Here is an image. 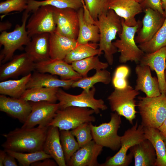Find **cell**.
I'll return each mask as SVG.
<instances>
[{
  "instance_id": "obj_4",
  "label": "cell",
  "mask_w": 166,
  "mask_h": 166,
  "mask_svg": "<svg viewBox=\"0 0 166 166\" xmlns=\"http://www.w3.org/2000/svg\"><path fill=\"white\" fill-rule=\"evenodd\" d=\"M122 30L118 33L119 39L113 42V45L120 53L119 61L124 63L128 61L139 64L144 54V52L136 44L135 36L141 26V23L133 26L126 25L124 19L121 18Z\"/></svg>"
},
{
  "instance_id": "obj_41",
  "label": "cell",
  "mask_w": 166,
  "mask_h": 166,
  "mask_svg": "<svg viewBox=\"0 0 166 166\" xmlns=\"http://www.w3.org/2000/svg\"><path fill=\"white\" fill-rule=\"evenodd\" d=\"M27 8V0H6L0 3V13L6 14L14 11L22 12Z\"/></svg>"
},
{
  "instance_id": "obj_34",
  "label": "cell",
  "mask_w": 166,
  "mask_h": 166,
  "mask_svg": "<svg viewBox=\"0 0 166 166\" xmlns=\"http://www.w3.org/2000/svg\"><path fill=\"white\" fill-rule=\"evenodd\" d=\"M73 69L83 77H87L88 72L91 69L98 70L106 69L109 64L101 61L98 56L89 57L75 61L71 63Z\"/></svg>"
},
{
  "instance_id": "obj_31",
  "label": "cell",
  "mask_w": 166,
  "mask_h": 166,
  "mask_svg": "<svg viewBox=\"0 0 166 166\" xmlns=\"http://www.w3.org/2000/svg\"><path fill=\"white\" fill-rule=\"evenodd\" d=\"M27 8L25 10L33 13L39 7L50 5L57 8H71L77 10L83 7L81 0H27Z\"/></svg>"
},
{
  "instance_id": "obj_16",
  "label": "cell",
  "mask_w": 166,
  "mask_h": 166,
  "mask_svg": "<svg viewBox=\"0 0 166 166\" xmlns=\"http://www.w3.org/2000/svg\"><path fill=\"white\" fill-rule=\"evenodd\" d=\"M144 10L145 14L142 20V26L135 38L136 42L139 44L151 40L162 25L165 18V15L151 9Z\"/></svg>"
},
{
  "instance_id": "obj_30",
  "label": "cell",
  "mask_w": 166,
  "mask_h": 166,
  "mask_svg": "<svg viewBox=\"0 0 166 166\" xmlns=\"http://www.w3.org/2000/svg\"><path fill=\"white\" fill-rule=\"evenodd\" d=\"M32 74L25 75L18 80H10L0 82V93L11 97L20 98L26 89V85Z\"/></svg>"
},
{
  "instance_id": "obj_23",
  "label": "cell",
  "mask_w": 166,
  "mask_h": 166,
  "mask_svg": "<svg viewBox=\"0 0 166 166\" xmlns=\"http://www.w3.org/2000/svg\"><path fill=\"white\" fill-rule=\"evenodd\" d=\"M50 33H42L35 34L26 46L25 52L34 63L46 61L50 59Z\"/></svg>"
},
{
  "instance_id": "obj_17",
  "label": "cell",
  "mask_w": 166,
  "mask_h": 166,
  "mask_svg": "<svg viewBox=\"0 0 166 166\" xmlns=\"http://www.w3.org/2000/svg\"><path fill=\"white\" fill-rule=\"evenodd\" d=\"M77 12L79 22V31L76 40L78 43L85 44L90 42L95 43L99 42V28L88 10L82 7L77 10Z\"/></svg>"
},
{
  "instance_id": "obj_14",
  "label": "cell",
  "mask_w": 166,
  "mask_h": 166,
  "mask_svg": "<svg viewBox=\"0 0 166 166\" xmlns=\"http://www.w3.org/2000/svg\"><path fill=\"white\" fill-rule=\"evenodd\" d=\"M35 63L26 52L14 56L0 68V81L26 75L35 69Z\"/></svg>"
},
{
  "instance_id": "obj_28",
  "label": "cell",
  "mask_w": 166,
  "mask_h": 166,
  "mask_svg": "<svg viewBox=\"0 0 166 166\" xmlns=\"http://www.w3.org/2000/svg\"><path fill=\"white\" fill-rule=\"evenodd\" d=\"M144 136L152 143L156 154L155 166H166V146L157 128L144 127Z\"/></svg>"
},
{
  "instance_id": "obj_45",
  "label": "cell",
  "mask_w": 166,
  "mask_h": 166,
  "mask_svg": "<svg viewBox=\"0 0 166 166\" xmlns=\"http://www.w3.org/2000/svg\"><path fill=\"white\" fill-rule=\"evenodd\" d=\"M166 146V118L161 126L158 128Z\"/></svg>"
},
{
  "instance_id": "obj_43",
  "label": "cell",
  "mask_w": 166,
  "mask_h": 166,
  "mask_svg": "<svg viewBox=\"0 0 166 166\" xmlns=\"http://www.w3.org/2000/svg\"><path fill=\"white\" fill-rule=\"evenodd\" d=\"M50 158L45 159L43 160L38 161L32 164V166H57L58 165L54 160Z\"/></svg>"
},
{
  "instance_id": "obj_12",
  "label": "cell",
  "mask_w": 166,
  "mask_h": 166,
  "mask_svg": "<svg viewBox=\"0 0 166 166\" xmlns=\"http://www.w3.org/2000/svg\"><path fill=\"white\" fill-rule=\"evenodd\" d=\"M56 31L70 38L77 40L79 31L77 10L71 8L60 9L53 6Z\"/></svg>"
},
{
  "instance_id": "obj_6",
  "label": "cell",
  "mask_w": 166,
  "mask_h": 166,
  "mask_svg": "<svg viewBox=\"0 0 166 166\" xmlns=\"http://www.w3.org/2000/svg\"><path fill=\"white\" fill-rule=\"evenodd\" d=\"M146 139L143 126L138 125L136 121L134 125L126 130L121 136L119 150L113 156L108 158L100 166H128L132 162L133 156L131 152L127 154L130 148Z\"/></svg>"
},
{
  "instance_id": "obj_49",
  "label": "cell",
  "mask_w": 166,
  "mask_h": 166,
  "mask_svg": "<svg viewBox=\"0 0 166 166\" xmlns=\"http://www.w3.org/2000/svg\"><path fill=\"white\" fill-rule=\"evenodd\" d=\"M82 2V4H83V7L85 6V4L84 2V0H81Z\"/></svg>"
},
{
  "instance_id": "obj_38",
  "label": "cell",
  "mask_w": 166,
  "mask_h": 166,
  "mask_svg": "<svg viewBox=\"0 0 166 166\" xmlns=\"http://www.w3.org/2000/svg\"><path fill=\"white\" fill-rule=\"evenodd\" d=\"M90 123H85L71 130L77 140L80 148L93 140Z\"/></svg>"
},
{
  "instance_id": "obj_37",
  "label": "cell",
  "mask_w": 166,
  "mask_h": 166,
  "mask_svg": "<svg viewBox=\"0 0 166 166\" xmlns=\"http://www.w3.org/2000/svg\"><path fill=\"white\" fill-rule=\"evenodd\" d=\"M60 140L66 164L79 148L78 143L69 130H60Z\"/></svg>"
},
{
  "instance_id": "obj_27",
  "label": "cell",
  "mask_w": 166,
  "mask_h": 166,
  "mask_svg": "<svg viewBox=\"0 0 166 166\" xmlns=\"http://www.w3.org/2000/svg\"><path fill=\"white\" fill-rule=\"evenodd\" d=\"M74 81L59 79L54 75L37 71L34 72L26 85V89L37 87H62L68 89L72 87Z\"/></svg>"
},
{
  "instance_id": "obj_33",
  "label": "cell",
  "mask_w": 166,
  "mask_h": 166,
  "mask_svg": "<svg viewBox=\"0 0 166 166\" xmlns=\"http://www.w3.org/2000/svg\"><path fill=\"white\" fill-rule=\"evenodd\" d=\"M111 80L110 73L105 69L96 70V73L90 77H83L75 81L72 87H79L83 90L89 91L94 85L101 82L105 85L109 84Z\"/></svg>"
},
{
  "instance_id": "obj_21",
  "label": "cell",
  "mask_w": 166,
  "mask_h": 166,
  "mask_svg": "<svg viewBox=\"0 0 166 166\" xmlns=\"http://www.w3.org/2000/svg\"><path fill=\"white\" fill-rule=\"evenodd\" d=\"M30 101L20 98L0 95V111L6 113L24 123L32 110Z\"/></svg>"
},
{
  "instance_id": "obj_8",
  "label": "cell",
  "mask_w": 166,
  "mask_h": 166,
  "mask_svg": "<svg viewBox=\"0 0 166 166\" xmlns=\"http://www.w3.org/2000/svg\"><path fill=\"white\" fill-rule=\"evenodd\" d=\"M139 94V91L129 85L123 89L114 88L107 97L111 111L124 117L132 124L137 112L135 98Z\"/></svg>"
},
{
  "instance_id": "obj_13",
  "label": "cell",
  "mask_w": 166,
  "mask_h": 166,
  "mask_svg": "<svg viewBox=\"0 0 166 166\" xmlns=\"http://www.w3.org/2000/svg\"><path fill=\"white\" fill-rule=\"evenodd\" d=\"M32 110L22 127L31 128L38 125L48 126L54 118L57 110L60 109L58 103H51L47 101H30Z\"/></svg>"
},
{
  "instance_id": "obj_10",
  "label": "cell",
  "mask_w": 166,
  "mask_h": 166,
  "mask_svg": "<svg viewBox=\"0 0 166 166\" xmlns=\"http://www.w3.org/2000/svg\"><path fill=\"white\" fill-rule=\"evenodd\" d=\"M96 91V88L93 86L89 91L83 90L81 94L74 95L68 93L59 88L57 96L59 102V109L69 106L88 108L93 109L96 114L99 113L100 110H106L108 107L104 101L94 98Z\"/></svg>"
},
{
  "instance_id": "obj_19",
  "label": "cell",
  "mask_w": 166,
  "mask_h": 166,
  "mask_svg": "<svg viewBox=\"0 0 166 166\" xmlns=\"http://www.w3.org/2000/svg\"><path fill=\"white\" fill-rule=\"evenodd\" d=\"M108 8L123 18L125 24L129 26L138 23L135 16L143 10L140 3L135 0H109Z\"/></svg>"
},
{
  "instance_id": "obj_35",
  "label": "cell",
  "mask_w": 166,
  "mask_h": 166,
  "mask_svg": "<svg viewBox=\"0 0 166 166\" xmlns=\"http://www.w3.org/2000/svg\"><path fill=\"white\" fill-rule=\"evenodd\" d=\"M138 46L146 53L154 52L166 46V13L162 25L154 37L149 41L139 44Z\"/></svg>"
},
{
  "instance_id": "obj_52",
  "label": "cell",
  "mask_w": 166,
  "mask_h": 166,
  "mask_svg": "<svg viewBox=\"0 0 166 166\" xmlns=\"http://www.w3.org/2000/svg\"></svg>"
},
{
  "instance_id": "obj_26",
  "label": "cell",
  "mask_w": 166,
  "mask_h": 166,
  "mask_svg": "<svg viewBox=\"0 0 166 166\" xmlns=\"http://www.w3.org/2000/svg\"><path fill=\"white\" fill-rule=\"evenodd\" d=\"M129 150L134 158L135 166H155L156 152L148 140L145 139Z\"/></svg>"
},
{
  "instance_id": "obj_44",
  "label": "cell",
  "mask_w": 166,
  "mask_h": 166,
  "mask_svg": "<svg viewBox=\"0 0 166 166\" xmlns=\"http://www.w3.org/2000/svg\"><path fill=\"white\" fill-rule=\"evenodd\" d=\"M16 159L7 153L4 159L3 164L4 166H17Z\"/></svg>"
},
{
  "instance_id": "obj_36",
  "label": "cell",
  "mask_w": 166,
  "mask_h": 166,
  "mask_svg": "<svg viewBox=\"0 0 166 166\" xmlns=\"http://www.w3.org/2000/svg\"><path fill=\"white\" fill-rule=\"evenodd\" d=\"M4 150L8 154L14 157L19 164L23 166H29L35 162L51 158L50 156L42 150L25 153L10 150Z\"/></svg>"
},
{
  "instance_id": "obj_22",
  "label": "cell",
  "mask_w": 166,
  "mask_h": 166,
  "mask_svg": "<svg viewBox=\"0 0 166 166\" xmlns=\"http://www.w3.org/2000/svg\"><path fill=\"white\" fill-rule=\"evenodd\" d=\"M103 148L92 140L80 148L73 155L66 164L68 166H99L97 158Z\"/></svg>"
},
{
  "instance_id": "obj_7",
  "label": "cell",
  "mask_w": 166,
  "mask_h": 166,
  "mask_svg": "<svg viewBox=\"0 0 166 166\" xmlns=\"http://www.w3.org/2000/svg\"><path fill=\"white\" fill-rule=\"evenodd\" d=\"M94 113L93 109L88 108L69 106L59 109L48 126L57 127L59 130H70L82 124L95 122Z\"/></svg>"
},
{
  "instance_id": "obj_25",
  "label": "cell",
  "mask_w": 166,
  "mask_h": 166,
  "mask_svg": "<svg viewBox=\"0 0 166 166\" xmlns=\"http://www.w3.org/2000/svg\"><path fill=\"white\" fill-rule=\"evenodd\" d=\"M51 59L64 60L66 55L79 44L76 40L63 36L56 31L50 34Z\"/></svg>"
},
{
  "instance_id": "obj_24",
  "label": "cell",
  "mask_w": 166,
  "mask_h": 166,
  "mask_svg": "<svg viewBox=\"0 0 166 166\" xmlns=\"http://www.w3.org/2000/svg\"><path fill=\"white\" fill-rule=\"evenodd\" d=\"M42 151L49 155L59 166H66L61 145L59 128L49 126Z\"/></svg>"
},
{
  "instance_id": "obj_50",
  "label": "cell",
  "mask_w": 166,
  "mask_h": 166,
  "mask_svg": "<svg viewBox=\"0 0 166 166\" xmlns=\"http://www.w3.org/2000/svg\"><path fill=\"white\" fill-rule=\"evenodd\" d=\"M136 0V1L138 2L139 3H140V2H141L142 0Z\"/></svg>"
},
{
  "instance_id": "obj_9",
  "label": "cell",
  "mask_w": 166,
  "mask_h": 166,
  "mask_svg": "<svg viewBox=\"0 0 166 166\" xmlns=\"http://www.w3.org/2000/svg\"><path fill=\"white\" fill-rule=\"evenodd\" d=\"M121 123V116L116 112L111 114L110 121L98 126L89 123L93 140L98 145L117 151L121 147V136L117 132Z\"/></svg>"
},
{
  "instance_id": "obj_18",
  "label": "cell",
  "mask_w": 166,
  "mask_h": 166,
  "mask_svg": "<svg viewBox=\"0 0 166 166\" xmlns=\"http://www.w3.org/2000/svg\"><path fill=\"white\" fill-rule=\"evenodd\" d=\"M139 63L149 66L155 72L160 92L166 93V46L152 53H145Z\"/></svg>"
},
{
  "instance_id": "obj_40",
  "label": "cell",
  "mask_w": 166,
  "mask_h": 166,
  "mask_svg": "<svg viewBox=\"0 0 166 166\" xmlns=\"http://www.w3.org/2000/svg\"><path fill=\"white\" fill-rule=\"evenodd\" d=\"M129 73V68L126 65H121L116 68L112 79L114 88L123 89L128 85L127 78Z\"/></svg>"
},
{
  "instance_id": "obj_2",
  "label": "cell",
  "mask_w": 166,
  "mask_h": 166,
  "mask_svg": "<svg viewBox=\"0 0 166 166\" xmlns=\"http://www.w3.org/2000/svg\"><path fill=\"white\" fill-rule=\"evenodd\" d=\"M95 23L100 33L99 49L103 51L104 57L109 65L114 61V55L118 52L112 41L116 39L117 33L122 30L121 18L111 9L109 10L99 16Z\"/></svg>"
},
{
  "instance_id": "obj_39",
  "label": "cell",
  "mask_w": 166,
  "mask_h": 166,
  "mask_svg": "<svg viewBox=\"0 0 166 166\" xmlns=\"http://www.w3.org/2000/svg\"><path fill=\"white\" fill-rule=\"evenodd\" d=\"M86 8L92 18L97 20L99 16L109 9V0H84Z\"/></svg>"
},
{
  "instance_id": "obj_3",
  "label": "cell",
  "mask_w": 166,
  "mask_h": 166,
  "mask_svg": "<svg viewBox=\"0 0 166 166\" xmlns=\"http://www.w3.org/2000/svg\"><path fill=\"white\" fill-rule=\"evenodd\" d=\"M137 105L144 127L158 128L166 118V93L157 97H139Z\"/></svg>"
},
{
  "instance_id": "obj_32",
  "label": "cell",
  "mask_w": 166,
  "mask_h": 166,
  "mask_svg": "<svg viewBox=\"0 0 166 166\" xmlns=\"http://www.w3.org/2000/svg\"><path fill=\"white\" fill-rule=\"evenodd\" d=\"M99 44L89 43L85 44H79L66 55L64 61L69 64L85 58L102 53L99 49Z\"/></svg>"
},
{
  "instance_id": "obj_15",
  "label": "cell",
  "mask_w": 166,
  "mask_h": 166,
  "mask_svg": "<svg viewBox=\"0 0 166 166\" xmlns=\"http://www.w3.org/2000/svg\"><path fill=\"white\" fill-rule=\"evenodd\" d=\"M35 69L37 71L58 76L62 80L76 81L83 77L73 69L71 64L64 60L50 59L35 63Z\"/></svg>"
},
{
  "instance_id": "obj_20",
  "label": "cell",
  "mask_w": 166,
  "mask_h": 166,
  "mask_svg": "<svg viewBox=\"0 0 166 166\" xmlns=\"http://www.w3.org/2000/svg\"><path fill=\"white\" fill-rule=\"evenodd\" d=\"M135 71L137 77L135 88L136 90L143 92L148 97H157L161 94L158 79L152 77L149 66L138 64Z\"/></svg>"
},
{
  "instance_id": "obj_29",
  "label": "cell",
  "mask_w": 166,
  "mask_h": 166,
  "mask_svg": "<svg viewBox=\"0 0 166 166\" xmlns=\"http://www.w3.org/2000/svg\"><path fill=\"white\" fill-rule=\"evenodd\" d=\"M59 88L37 87L27 89L20 98L33 102L47 101L56 103Z\"/></svg>"
},
{
  "instance_id": "obj_42",
  "label": "cell",
  "mask_w": 166,
  "mask_h": 166,
  "mask_svg": "<svg viewBox=\"0 0 166 166\" xmlns=\"http://www.w3.org/2000/svg\"><path fill=\"white\" fill-rule=\"evenodd\" d=\"M140 3L143 10L150 8L165 15L161 0H142Z\"/></svg>"
},
{
  "instance_id": "obj_47",
  "label": "cell",
  "mask_w": 166,
  "mask_h": 166,
  "mask_svg": "<svg viewBox=\"0 0 166 166\" xmlns=\"http://www.w3.org/2000/svg\"><path fill=\"white\" fill-rule=\"evenodd\" d=\"M6 152L4 149V150H0V166H3V162L5 158Z\"/></svg>"
},
{
  "instance_id": "obj_51",
  "label": "cell",
  "mask_w": 166,
  "mask_h": 166,
  "mask_svg": "<svg viewBox=\"0 0 166 166\" xmlns=\"http://www.w3.org/2000/svg\"><path fill=\"white\" fill-rule=\"evenodd\" d=\"M165 81L166 82V70H165Z\"/></svg>"
},
{
  "instance_id": "obj_11",
  "label": "cell",
  "mask_w": 166,
  "mask_h": 166,
  "mask_svg": "<svg viewBox=\"0 0 166 166\" xmlns=\"http://www.w3.org/2000/svg\"><path fill=\"white\" fill-rule=\"evenodd\" d=\"M26 26L29 37L45 33L50 34L56 30L53 14V6H41L33 12Z\"/></svg>"
},
{
  "instance_id": "obj_48",
  "label": "cell",
  "mask_w": 166,
  "mask_h": 166,
  "mask_svg": "<svg viewBox=\"0 0 166 166\" xmlns=\"http://www.w3.org/2000/svg\"><path fill=\"white\" fill-rule=\"evenodd\" d=\"M161 1L163 8L165 14L166 13V0H161Z\"/></svg>"
},
{
  "instance_id": "obj_5",
  "label": "cell",
  "mask_w": 166,
  "mask_h": 166,
  "mask_svg": "<svg viewBox=\"0 0 166 166\" xmlns=\"http://www.w3.org/2000/svg\"><path fill=\"white\" fill-rule=\"evenodd\" d=\"M29 12L24 10L22 18L21 25L17 24L14 30L10 32H1L0 35V46L3 45L0 55V63H5L10 60L15 52L26 45L31 39L28 35L26 26Z\"/></svg>"
},
{
  "instance_id": "obj_1",
  "label": "cell",
  "mask_w": 166,
  "mask_h": 166,
  "mask_svg": "<svg viewBox=\"0 0 166 166\" xmlns=\"http://www.w3.org/2000/svg\"><path fill=\"white\" fill-rule=\"evenodd\" d=\"M48 128L38 125L31 128H16L2 134L6 140L1 146L4 149L19 152L42 151Z\"/></svg>"
},
{
  "instance_id": "obj_46",
  "label": "cell",
  "mask_w": 166,
  "mask_h": 166,
  "mask_svg": "<svg viewBox=\"0 0 166 166\" xmlns=\"http://www.w3.org/2000/svg\"><path fill=\"white\" fill-rule=\"evenodd\" d=\"M12 26L11 24L8 21L1 22L0 24V30L2 32L10 29Z\"/></svg>"
}]
</instances>
